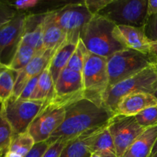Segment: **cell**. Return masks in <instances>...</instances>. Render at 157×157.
<instances>
[{"mask_svg":"<svg viewBox=\"0 0 157 157\" xmlns=\"http://www.w3.org/2000/svg\"><path fill=\"white\" fill-rule=\"evenodd\" d=\"M0 157H23V156H21V155L19 154H17V153H13V152H11V151H9V150H7L5 153L0 155Z\"/></svg>","mask_w":157,"mask_h":157,"instance_id":"8d00e7d4","label":"cell"},{"mask_svg":"<svg viewBox=\"0 0 157 157\" xmlns=\"http://www.w3.org/2000/svg\"><path fill=\"white\" fill-rule=\"evenodd\" d=\"M107 61L109 87L133 76L155 63L150 55L127 48L112 55L107 58Z\"/></svg>","mask_w":157,"mask_h":157,"instance_id":"277c9868","label":"cell"},{"mask_svg":"<svg viewBox=\"0 0 157 157\" xmlns=\"http://www.w3.org/2000/svg\"><path fill=\"white\" fill-rule=\"evenodd\" d=\"M66 41V34L61 28L49 20L44 15V33H43L41 52H55Z\"/></svg>","mask_w":157,"mask_h":157,"instance_id":"ffe728a7","label":"cell"},{"mask_svg":"<svg viewBox=\"0 0 157 157\" xmlns=\"http://www.w3.org/2000/svg\"><path fill=\"white\" fill-rule=\"evenodd\" d=\"M157 139V125L147 128L121 157H150Z\"/></svg>","mask_w":157,"mask_h":157,"instance_id":"e0dca14e","label":"cell"},{"mask_svg":"<svg viewBox=\"0 0 157 157\" xmlns=\"http://www.w3.org/2000/svg\"><path fill=\"white\" fill-rule=\"evenodd\" d=\"M156 155H157V139H156V142H155L154 146H153V150H152L151 154H150V157H153V156H156Z\"/></svg>","mask_w":157,"mask_h":157,"instance_id":"74e56055","label":"cell"},{"mask_svg":"<svg viewBox=\"0 0 157 157\" xmlns=\"http://www.w3.org/2000/svg\"><path fill=\"white\" fill-rule=\"evenodd\" d=\"M148 0H112L98 15L116 25L142 28L147 18Z\"/></svg>","mask_w":157,"mask_h":157,"instance_id":"52a82bcc","label":"cell"},{"mask_svg":"<svg viewBox=\"0 0 157 157\" xmlns=\"http://www.w3.org/2000/svg\"><path fill=\"white\" fill-rule=\"evenodd\" d=\"M54 94L55 82L49 69V65L48 64L38 77V83L31 100L48 101L53 98Z\"/></svg>","mask_w":157,"mask_h":157,"instance_id":"7402d4cb","label":"cell"},{"mask_svg":"<svg viewBox=\"0 0 157 157\" xmlns=\"http://www.w3.org/2000/svg\"><path fill=\"white\" fill-rule=\"evenodd\" d=\"M107 126L108 124L94 136L89 149L91 153H96L102 157H117L114 143Z\"/></svg>","mask_w":157,"mask_h":157,"instance_id":"44dd1931","label":"cell"},{"mask_svg":"<svg viewBox=\"0 0 157 157\" xmlns=\"http://www.w3.org/2000/svg\"><path fill=\"white\" fill-rule=\"evenodd\" d=\"M45 15L65 32L66 41L73 42H78L81 31L94 16L83 2L49 11Z\"/></svg>","mask_w":157,"mask_h":157,"instance_id":"8992f818","label":"cell"},{"mask_svg":"<svg viewBox=\"0 0 157 157\" xmlns=\"http://www.w3.org/2000/svg\"><path fill=\"white\" fill-rule=\"evenodd\" d=\"M17 72L0 64V102L2 104L13 96Z\"/></svg>","mask_w":157,"mask_h":157,"instance_id":"603a6c76","label":"cell"},{"mask_svg":"<svg viewBox=\"0 0 157 157\" xmlns=\"http://www.w3.org/2000/svg\"><path fill=\"white\" fill-rule=\"evenodd\" d=\"M84 98L85 97L81 73L65 67L55 82L52 99L67 106Z\"/></svg>","mask_w":157,"mask_h":157,"instance_id":"7c38bea8","label":"cell"},{"mask_svg":"<svg viewBox=\"0 0 157 157\" xmlns=\"http://www.w3.org/2000/svg\"><path fill=\"white\" fill-rule=\"evenodd\" d=\"M157 106V99L151 94L133 93L121 98L117 103L115 114L136 116L145 109Z\"/></svg>","mask_w":157,"mask_h":157,"instance_id":"9a60e30c","label":"cell"},{"mask_svg":"<svg viewBox=\"0 0 157 157\" xmlns=\"http://www.w3.org/2000/svg\"><path fill=\"white\" fill-rule=\"evenodd\" d=\"M36 55L37 53L35 49L30 46L22 44L20 41L15 55L8 67L15 71L18 72L27 66Z\"/></svg>","mask_w":157,"mask_h":157,"instance_id":"cb8c5ba5","label":"cell"},{"mask_svg":"<svg viewBox=\"0 0 157 157\" xmlns=\"http://www.w3.org/2000/svg\"><path fill=\"white\" fill-rule=\"evenodd\" d=\"M134 117L138 124L144 129L156 126L157 125V106L145 109Z\"/></svg>","mask_w":157,"mask_h":157,"instance_id":"83f0119b","label":"cell"},{"mask_svg":"<svg viewBox=\"0 0 157 157\" xmlns=\"http://www.w3.org/2000/svg\"><path fill=\"white\" fill-rule=\"evenodd\" d=\"M61 102L52 99L47 101L28 129L35 144L45 142L62 124L65 117V107Z\"/></svg>","mask_w":157,"mask_h":157,"instance_id":"9c48e42d","label":"cell"},{"mask_svg":"<svg viewBox=\"0 0 157 157\" xmlns=\"http://www.w3.org/2000/svg\"><path fill=\"white\" fill-rule=\"evenodd\" d=\"M149 55H150L153 61L155 63H157V41H151Z\"/></svg>","mask_w":157,"mask_h":157,"instance_id":"d590c367","label":"cell"},{"mask_svg":"<svg viewBox=\"0 0 157 157\" xmlns=\"http://www.w3.org/2000/svg\"><path fill=\"white\" fill-rule=\"evenodd\" d=\"M114 143L117 157H121L133 141L146 130L134 116L114 114L107 126Z\"/></svg>","mask_w":157,"mask_h":157,"instance_id":"30bf717a","label":"cell"},{"mask_svg":"<svg viewBox=\"0 0 157 157\" xmlns=\"http://www.w3.org/2000/svg\"><path fill=\"white\" fill-rule=\"evenodd\" d=\"M157 14V0H148L147 17Z\"/></svg>","mask_w":157,"mask_h":157,"instance_id":"e575fe53","label":"cell"},{"mask_svg":"<svg viewBox=\"0 0 157 157\" xmlns=\"http://www.w3.org/2000/svg\"><path fill=\"white\" fill-rule=\"evenodd\" d=\"M157 91V63H154L133 76L109 87L103 96V105L115 113L120 100L133 93H147L154 95ZM115 114V113H114Z\"/></svg>","mask_w":157,"mask_h":157,"instance_id":"3957f363","label":"cell"},{"mask_svg":"<svg viewBox=\"0 0 157 157\" xmlns=\"http://www.w3.org/2000/svg\"><path fill=\"white\" fill-rule=\"evenodd\" d=\"M44 14L27 15L24 32L21 42L35 49L37 54L41 53L43 33H44Z\"/></svg>","mask_w":157,"mask_h":157,"instance_id":"2e32d148","label":"cell"},{"mask_svg":"<svg viewBox=\"0 0 157 157\" xmlns=\"http://www.w3.org/2000/svg\"><path fill=\"white\" fill-rule=\"evenodd\" d=\"M154 96H155V97H156V99H157V91L156 92V93H155V94H154Z\"/></svg>","mask_w":157,"mask_h":157,"instance_id":"ab89813d","label":"cell"},{"mask_svg":"<svg viewBox=\"0 0 157 157\" xmlns=\"http://www.w3.org/2000/svg\"><path fill=\"white\" fill-rule=\"evenodd\" d=\"M78 43L65 41L52 55L48 65L55 84L61 71L67 67L69 60L75 52Z\"/></svg>","mask_w":157,"mask_h":157,"instance_id":"d6986e66","label":"cell"},{"mask_svg":"<svg viewBox=\"0 0 157 157\" xmlns=\"http://www.w3.org/2000/svg\"><path fill=\"white\" fill-rule=\"evenodd\" d=\"M67 143L58 140L54 144H51L50 147L48 148L45 153H44L42 157H59L61 151L65 147Z\"/></svg>","mask_w":157,"mask_h":157,"instance_id":"1f68e13d","label":"cell"},{"mask_svg":"<svg viewBox=\"0 0 157 157\" xmlns=\"http://www.w3.org/2000/svg\"><path fill=\"white\" fill-rule=\"evenodd\" d=\"M115 39L125 48L149 55L151 41L144 32V27L116 25L113 31Z\"/></svg>","mask_w":157,"mask_h":157,"instance_id":"4fadbf2b","label":"cell"},{"mask_svg":"<svg viewBox=\"0 0 157 157\" xmlns=\"http://www.w3.org/2000/svg\"><path fill=\"white\" fill-rule=\"evenodd\" d=\"M88 52V50L80 38L76 48L69 60V62L67 65V68L75 71L82 73L84 62H85Z\"/></svg>","mask_w":157,"mask_h":157,"instance_id":"484cf974","label":"cell"},{"mask_svg":"<svg viewBox=\"0 0 157 157\" xmlns=\"http://www.w3.org/2000/svg\"><path fill=\"white\" fill-rule=\"evenodd\" d=\"M116 25L101 15H94L81 31L80 38L88 52L104 58L126 49L113 35Z\"/></svg>","mask_w":157,"mask_h":157,"instance_id":"7a4b0ae2","label":"cell"},{"mask_svg":"<svg viewBox=\"0 0 157 157\" xmlns=\"http://www.w3.org/2000/svg\"><path fill=\"white\" fill-rule=\"evenodd\" d=\"M47 101L22 100L12 96L2 104L5 117L10 124L14 135L28 131L29 126Z\"/></svg>","mask_w":157,"mask_h":157,"instance_id":"ba28073f","label":"cell"},{"mask_svg":"<svg viewBox=\"0 0 157 157\" xmlns=\"http://www.w3.org/2000/svg\"><path fill=\"white\" fill-rule=\"evenodd\" d=\"M112 0H85L84 4L91 15H98L106 6L110 4Z\"/></svg>","mask_w":157,"mask_h":157,"instance_id":"4dcf8cb0","label":"cell"},{"mask_svg":"<svg viewBox=\"0 0 157 157\" xmlns=\"http://www.w3.org/2000/svg\"><path fill=\"white\" fill-rule=\"evenodd\" d=\"M27 15L18 13L16 16L0 28V64H10L21 41Z\"/></svg>","mask_w":157,"mask_h":157,"instance_id":"8fae6325","label":"cell"},{"mask_svg":"<svg viewBox=\"0 0 157 157\" xmlns=\"http://www.w3.org/2000/svg\"><path fill=\"white\" fill-rule=\"evenodd\" d=\"M81 75L85 98L103 105V96L109 87L107 58L89 52Z\"/></svg>","mask_w":157,"mask_h":157,"instance_id":"5b68a950","label":"cell"},{"mask_svg":"<svg viewBox=\"0 0 157 157\" xmlns=\"http://www.w3.org/2000/svg\"><path fill=\"white\" fill-rule=\"evenodd\" d=\"M90 157H102V156H100V155H98V154H96V153H91Z\"/></svg>","mask_w":157,"mask_h":157,"instance_id":"f35d334b","label":"cell"},{"mask_svg":"<svg viewBox=\"0 0 157 157\" xmlns=\"http://www.w3.org/2000/svg\"><path fill=\"white\" fill-rule=\"evenodd\" d=\"M144 30L150 41H157V14L147 17Z\"/></svg>","mask_w":157,"mask_h":157,"instance_id":"f546056e","label":"cell"},{"mask_svg":"<svg viewBox=\"0 0 157 157\" xmlns=\"http://www.w3.org/2000/svg\"><path fill=\"white\" fill-rule=\"evenodd\" d=\"M107 125L90 130L81 135L76 139L68 141L61 151L59 157H90L91 153L89 149L90 144L94 136Z\"/></svg>","mask_w":157,"mask_h":157,"instance_id":"ac0fdd59","label":"cell"},{"mask_svg":"<svg viewBox=\"0 0 157 157\" xmlns=\"http://www.w3.org/2000/svg\"><path fill=\"white\" fill-rule=\"evenodd\" d=\"M153 157H157V155H156V156H153Z\"/></svg>","mask_w":157,"mask_h":157,"instance_id":"60d3db41","label":"cell"},{"mask_svg":"<svg viewBox=\"0 0 157 157\" xmlns=\"http://www.w3.org/2000/svg\"><path fill=\"white\" fill-rule=\"evenodd\" d=\"M39 3V0H20L10 2V4L15 10H27L36 7Z\"/></svg>","mask_w":157,"mask_h":157,"instance_id":"836d02e7","label":"cell"},{"mask_svg":"<svg viewBox=\"0 0 157 157\" xmlns=\"http://www.w3.org/2000/svg\"><path fill=\"white\" fill-rule=\"evenodd\" d=\"M18 12L10 2L0 1V28L13 19Z\"/></svg>","mask_w":157,"mask_h":157,"instance_id":"f1b7e54d","label":"cell"},{"mask_svg":"<svg viewBox=\"0 0 157 157\" xmlns=\"http://www.w3.org/2000/svg\"><path fill=\"white\" fill-rule=\"evenodd\" d=\"M35 142L28 132L14 135L8 150L25 157L33 148Z\"/></svg>","mask_w":157,"mask_h":157,"instance_id":"d4e9b609","label":"cell"},{"mask_svg":"<svg viewBox=\"0 0 157 157\" xmlns=\"http://www.w3.org/2000/svg\"><path fill=\"white\" fill-rule=\"evenodd\" d=\"M114 113L101 104L81 98L65 107L62 124L47 140L49 144L60 140L67 143L81 135L108 124Z\"/></svg>","mask_w":157,"mask_h":157,"instance_id":"6da1fadb","label":"cell"},{"mask_svg":"<svg viewBox=\"0 0 157 157\" xmlns=\"http://www.w3.org/2000/svg\"><path fill=\"white\" fill-rule=\"evenodd\" d=\"M55 52L45 51L41 53L37 54L35 58L30 61L27 66L22 70L17 72L13 96L18 98L21 93L26 84L32 79L38 76L48 64L52 55Z\"/></svg>","mask_w":157,"mask_h":157,"instance_id":"5bb4252c","label":"cell"},{"mask_svg":"<svg viewBox=\"0 0 157 157\" xmlns=\"http://www.w3.org/2000/svg\"><path fill=\"white\" fill-rule=\"evenodd\" d=\"M39 75L35 77V78H34L33 79L31 80V81L26 84V86L24 87V89L22 90L21 93L20 94L19 96L18 97V98L22 100H31V98H32V94H33L34 91H35V87H36Z\"/></svg>","mask_w":157,"mask_h":157,"instance_id":"d6a6232c","label":"cell"},{"mask_svg":"<svg viewBox=\"0 0 157 157\" xmlns=\"http://www.w3.org/2000/svg\"><path fill=\"white\" fill-rule=\"evenodd\" d=\"M1 104H2V103H1V102H0V105H1Z\"/></svg>","mask_w":157,"mask_h":157,"instance_id":"b9f144b4","label":"cell"},{"mask_svg":"<svg viewBox=\"0 0 157 157\" xmlns=\"http://www.w3.org/2000/svg\"><path fill=\"white\" fill-rule=\"evenodd\" d=\"M13 136V130L3 114L1 104L0 105V155L7 151Z\"/></svg>","mask_w":157,"mask_h":157,"instance_id":"4316f807","label":"cell"}]
</instances>
